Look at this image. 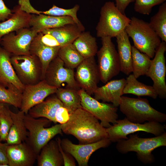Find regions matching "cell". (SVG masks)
Masks as SVG:
<instances>
[{
    "label": "cell",
    "mask_w": 166,
    "mask_h": 166,
    "mask_svg": "<svg viewBox=\"0 0 166 166\" xmlns=\"http://www.w3.org/2000/svg\"><path fill=\"white\" fill-rule=\"evenodd\" d=\"M38 166H61L63 161L57 141L51 140L41 149L37 158Z\"/></svg>",
    "instance_id": "obj_27"
},
{
    "label": "cell",
    "mask_w": 166,
    "mask_h": 166,
    "mask_svg": "<svg viewBox=\"0 0 166 166\" xmlns=\"http://www.w3.org/2000/svg\"><path fill=\"white\" fill-rule=\"evenodd\" d=\"M37 34L31 43L30 51V54L37 56L41 62L42 66V80L44 79L48 65L57 56L60 47H51L44 44L40 41Z\"/></svg>",
    "instance_id": "obj_23"
},
{
    "label": "cell",
    "mask_w": 166,
    "mask_h": 166,
    "mask_svg": "<svg viewBox=\"0 0 166 166\" xmlns=\"http://www.w3.org/2000/svg\"><path fill=\"white\" fill-rule=\"evenodd\" d=\"M8 144L0 141V166H9L7 155Z\"/></svg>",
    "instance_id": "obj_43"
},
{
    "label": "cell",
    "mask_w": 166,
    "mask_h": 166,
    "mask_svg": "<svg viewBox=\"0 0 166 166\" xmlns=\"http://www.w3.org/2000/svg\"><path fill=\"white\" fill-rule=\"evenodd\" d=\"M61 124L63 132L74 136L80 144L108 138L106 128L101 125L97 119L82 107L71 113L68 121Z\"/></svg>",
    "instance_id": "obj_1"
},
{
    "label": "cell",
    "mask_w": 166,
    "mask_h": 166,
    "mask_svg": "<svg viewBox=\"0 0 166 166\" xmlns=\"http://www.w3.org/2000/svg\"><path fill=\"white\" fill-rule=\"evenodd\" d=\"M63 105L57 96H53L47 98L33 107L28 113L33 118H46L56 124L55 115L56 111L58 108Z\"/></svg>",
    "instance_id": "obj_24"
},
{
    "label": "cell",
    "mask_w": 166,
    "mask_h": 166,
    "mask_svg": "<svg viewBox=\"0 0 166 166\" xmlns=\"http://www.w3.org/2000/svg\"><path fill=\"white\" fill-rule=\"evenodd\" d=\"M150 58L132 46V72L136 78L146 75L151 63Z\"/></svg>",
    "instance_id": "obj_31"
},
{
    "label": "cell",
    "mask_w": 166,
    "mask_h": 166,
    "mask_svg": "<svg viewBox=\"0 0 166 166\" xmlns=\"http://www.w3.org/2000/svg\"><path fill=\"white\" fill-rule=\"evenodd\" d=\"M71 113L64 105L60 107L57 110L55 115L57 123L62 124L67 122L69 118Z\"/></svg>",
    "instance_id": "obj_38"
},
{
    "label": "cell",
    "mask_w": 166,
    "mask_h": 166,
    "mask_svg": "<svg viewBox=\"0 0 166 166\" xmlns=\"http://www.w3.org/2000/svg\"><path fill=\"white\" fill-rule=\"evenodd\" d=\"M6 104L0 102V114L2 111Z\"/></svg>",
    "instance_id": "obj_45"
},
{
    "label": "cell",
    "mask_w": 166,
    "mask_h": 166,
    "mask_svg": "<svg viewBox=\"0 0 166 166\" xmlns=\"http://www.w3.org/2000/svg\"><path fill=\"white\" fill-rule=\"evenodd\" d=\"M129 37L125 30L116 37L121 71L127 75L132 71V46Z\"/></svg>",
    "instance_id": "obj_25"
},
{
    "label": "cell",
    "mask_w": 166,
    "mask_h": 166,
    "mask_svg": "<svg viewBox=\"0 0 166 166\" xmlns=\"http://www.w3.org/2000/svg\"><path fill=\"white\" fill-rule=\"evenodd\" d=\"M7 155L9 166H32L37 155L26 141L8 145Z\"/></svg>",
    "instance_id": "obj_17"
},
{
    "label": "cell",
    "mask_w": 166,
    "mask_h": 166,
    "mask_svg": "<svg viewBox=\"0 0 166 166\" xmlns=\"http://www.w3.org/2000/svg\"><path fill=\"white\" fill-rule=\"evenodd\" d=\"M111 38H101L102 46L97 53L100 81L105 84L121 71L117 52Z\"/></svg>",
    "instance_id": "obj_7"
},
{
    "label": "cell",
    "mask_w": 166,
    "mask_h": 166,
    "mask_svg": "<svg viewBox=\"0 0 166 166\" xmlns=\"http://www.w3.org/2000/svg\"><path fill=\"white\" fill-rule=\"evenodd\" d=\"M78 92L82 108L100 120L102 126L107 128L111 126V123H116L118 117L117 107L112 104L99 101L81 89Z\"/></svg>",
    "instance_id": "obj_10"
},
{
    "label": "cell",
    "mask_w": 166,
    "mask_h": 166,
    "mask_svg": "<svg viewBox=\"0 0 166 166\" xmlns=\"http://www.w3.org/2000/svg\"><path fill=\"white\" fill-rule=\"evenodd\" d=\"M13 123L9 132L6 143L12 145L26 141L28 132L26 127L24 119L25 113L20 110L15 113L10 110Z\"/></svg>",
    "instance_id": "obj_26"
},
{
    "label": "cell",
    "mask_w": 166,
    "mask_h": 166,
    "mask_svg": "<svg viewBox=\"0 0 166 166\" xmlns=\"http://www.w3.org/2000/svg\"><path fill=\"white\" fill-rule=\"evenodd\" d=\"M166 0H135V11L144 15H149L154 6L162 4Z\"/></svg>",
    "instance_id": "obj_37"
},
{
    "label": "cell",
    "mask_w": 166,
    "mask_h": 166,
    "mask_svg": "<svg viewBox=\"0 0 166 166\" xmlns=\"http://www.w3.org/2000/svg\"><path fill=\"white\" fill-rule=\"evenodd\" d=\"M72 43L84 58L94 57L98 50L96 39L89 31L82 32Z\"/></svg>",
    "instance_id": "obj_28"
},
{
    "label": "cell",
    "mask_w": 166,
    "mask_h": 166,
    "mask_svg": "<svg viewBox=\"0 0 166 166\" xmlns=\"http://www.w3.org/2000/svg\"><path fill=\"white\" fill-rule=\"evenodd\" d=\"M22 92L15 87L7 88L0 84V102L20 108Z\"/></svg>",
    "instance_id": "obj_34"
},
{
    "label": "cell",
    "mask_w": 166,
    "mask_h": 166,
    "mask_svg": "<svg viewBox=\"0 0 166 166\" xmlns=\"http://www.w3.org/2000/svg\"><path fill=\"white\" fill-rule=\"evenodd\" d=\"M76 68L75 77L80 88L90 95L93 94L100 80L94 57L84 58Z\"/></svg>",
    "instance_id": "obj_14"
},
{
    "label": "cell",
    "mask_w": 166,
    "mask_h": 166,
    "mask_svg": "<svg viewBox=\"0 0 166 166\" xmlns=\"http://www.w3.org/2000/svg\"><path fill=\"white\" fill-rule=\"evenodd\" d=\"M41 42L44 44L51 47H61L55 39L50 34L42 32L38 33Z\"/></svg>",
    "instance_id": "obj_40"
},
{
    "label": "cell",
    "mask_w": 166,
    "mask_h": 166,
    "mask_svg": "<svg viewBox=\"0 0 166 166\" xmlns=\"http://www.w3.org/2000/svg\"><path fill=\"white\" fill-rule=\"evenodd\" d=\"M105 85L97 87L93 94L94 98L103 102H111L116 107L119 106L121 97L126 84V79L122 78L119 79L109 81Z\"/></svg>",
    "instance_id": "obj_18"
},
{
    "label": "cell",
    "mask_w": 166,
    "mask_h": 166,
    "mask_svg": "<svg viewBox=\"0 0 166 166\" xmlns=\"http://www.w3.org/2000/svg\"><path fill=\"white\" fill-rule=\"evenodd\" d=\"M120 111L131 122L143 123L146 121L165 122L166 115L155 109L148 99L138 97L122 96L119 105Z\"/></svg>",
    "instance_id": "obj_3"
},
{
    "label": "cell",
    "mask_w": 166,
    "mask_h": 166,
    "mask_svg": "<svg viewBox=\"0 0 166 166\" xmlns=\"http://www.w3.org/2000/svg\"><path fill=\"white\" fill-rule=\"evenodd\" d=\"M10 60L18 77L24 85L35 84L42 80V64L36 56L13 55Z\"/></svg>",
    "instance_id": "obj_9"
},
{
    "label": "cell",
    "mask_w": 166,
    "mask_h": 166,
    "mask_svg": "<svg viewBox=\"0 0 166 166\" xmlns=\"http://www.w3.org/2000/svg\"><path fill=\"white\" fill-rule=\"evenodd\" d=\"M57 89L49 85L44 80L35 84L25 85L22 93L20 110L28 113L33 107L55 93Z\"/></svg>",
    "instance_id": "obj_16"
},
{
    "label": "cell",
    "mask_w": 166,
    "mask_h": 166,
    "mask_svg": "<svg viewBox=\"0 0 166 166\" xmlns=\"http://www.w3.org/2000/svg\"><path fill=\"white\" fill-rule=\"evenodd\" d=\"M125 30L137 49L150 58H153L161 41L149 23L133 17Z\"/></svg>",
    "instance_id": "obj_5"
},
{
    "label": "cell",
    "mask_w": 166,
    "mask_h": 166,
    "mask_svg": "<svg viewBox=\"0 0 166 166\" xmlns=\"http://www.w3.org/2000/svg\"><path fill=\"white\" fill-rule=\"evenodd\" d=\"M43 80L49 85L57 88L65 83L67 87L77 90L80 89L75 80L73 69L66 67L57 56L48 65Z\"/></svg>",
    "instance_id": "obj_12"
},
{
    "label": "cell",
    "mask_w": 166,
    "mask_h": 166,
    "mask_svg": "<svg viewBox=\"0 0 166 166\" xmlns=\"http://www.w3.org/2000/svg\"><path fill=\"white\" fill-rule=\"evenodd\" d=\"M16 32V34L13 32L3 36L0 45L13 55H30V45L38 33L30 27L22 28Z\"/></svg>",
    "instance_id": "obj_11"
},
{
    "label": "cell",
    "mask_w": 166,
    "mask_h": 166,
    "mask_svg": "<svg viewBox=\"0 0 166 166\" xmlns=\"http://www.w3.org/2000/svg\"><path fill=\"white\" fill-rule=\"evenodd\" d=\"M166 51V42H161L146 75L152 80V86L161 99L166 98V66L164 56Z\"/></svg>",
    "instance_id": "obj_13"
},
{
    "label": "cell",
    "mask_w": 166,
    "mask_h": 166,
    "mask_svg": "<svg viewBox=\"0 0 166 166\" xmlns=\"http://www.w3.org/2000/svg\"><path fill=\"white\" fill-rule=\"evenodd\" d=\"M59 150L62 157L63 165L65 166H75L76 164L74 158L68 153L64 151L61 145V140L58 137L56 139Z\"/></svg>",
    "instance_id": "obj_39"
},
{
    "label": "cell",
    "mask_w": 166,
    "mask_h": 166,
    "mask_svg": "<svg viewBox=\"0 0 166 166\" xmlns=\"http://www.w3.org/2000/svg\"><path fill=\"white\" fill-rule=\"evenodd\" d=\"M11 55L0 46V84L7 88L16 87L22 93L25 85L19 80L11 64Z\"/></svg>",
    "instance_id": "obj_19"
},
{
    "label": "cell",
    "mask_w": 166,
    "mask_h": 166,
    "mask_svg": "<svg viewBox=\"0 0 166 166\" xmlns=\"http://www.w3.org/2000/svg\"><path fill=\"white\" fill-rule=\"evenodd\" d=\"M12 11L13 14L9 19L0 22V42L2 38L7 34L30 27L31 14L22 10L19 5L14 6Z\"/></svg>",
    "instance_id": "obj_21"
},
{
    "label": "cell",
    "mask_w": 166,
    "mask_h": 166,
    "mask_svg": "<svg viewBox=\"0 0 166 166\" xmlns=\"http://www.w3.org/2000/svg\"><path fill=\"white\" fill-rule=\"evenodd\" d=\"M133 74H130L126 79V84L123 90V94H131L138 97L148 96L156 99L158 95L152 86L148 85L138 81Z\"/></svg>",
    "instance_id": "obj_29"
},
{
    "label": "cell",
    "mask_w": 166,
    "mask_h": 166,
    "mask_svg": "<svg viewBox=\"0 0 166 166\" xmlns=\"http://www.w3.org/2000/svg\"><path fill=\"white\" fill-rule=\"evenodd\" d=\"M115 6L119 10L122 14H125V11L126 7L131 2L135 0H115Z\"/></svg>",
    "instance_id": "obj_44"
},
{
    "label": "cell",
    "mask_w": 166,
    "mask_h": 166,
    "mask_svg": "<svg viewBox=\"0 0 166 166\" xmlns=\"http://www.w3.org/2000/svg\"><path fill=\"white\" fill-rule=\"evenodd\" d=\"M165 126L156 122H147L137 123L130 121L125 117L117 120L116 123L106 128L108 138L111 142L127 139V136L139 131L151 133L157 136L165 132Z\"/></svg>",
    "instance_id": "obj_8"
},
{
    "label": "cell",
    "mask_w": 166,
    "mask_h": 166,
    "mask_svg": "<svg viewBox=\"0 0 166 166\" xmlns=\"http://www.w3.org/2000/svg\"><path fill=\"white\" fill-rule=\"evenodd\" d=\"M12 14V10L6 6L3 0H0V22L9 19Z\"/></svg>",
    "instance_id": "obj_42"
},
{
    "label": "cell",
    "mask_w": 166,
    "mask_h": 166,
    "mask_svg": "<svg viewBox=\"0 0 166 166\" xmlns=\"http://www.w3.org/2000/svg\"><path fill=\"white\" fill-rule=\"evenodd\" d=\"M82 24L76 23L65 25L53 29L45 30L41 32L51 35L61 47L72 43L81 33L85 31Z\"/></svg>",
    "instance_id": "obj_22"
},
{
    "label": "cell",
    "mask_w": 166,
    "mask_h": 166,
    "mask_svg": "<svg viewBox=\"0 0 166 166\" xmlns=\"http://www.w3.org/2000/svg\"><path fill=\"white\" fill-rule=\"evenodd\" d=\"M6 104L0 114V141L6 142L13 123L8 106Z\"/></svg>",
    "instance_id": "obj_36"
},
{
    "label": "cell",
    "mask_w": 166,
    "mask_h": 166,
    "mask_svg": "<svg viewBox=\"0 0 166 166\" xmlns=\"http://www.w3.org/2000/svg\"><path fill=\"white\" fill-rule=\"evenodd\" d=\"M57 56L63 61L66 67L72 69L76 68L84 59L73 43L61 47Z\"/></svg>",
    "instance_id": "obj_32"
},
{
    "label": "cell",
    "mask_w": 166,
    "mask_h": 166,
    "mask_svg": "<svg viewBox=\"0 0 166 166\" xmlns=\"http://www.w3.org/2000/svg\"><path fill=\"white\" fill-rule=\"evenodd\" d=\"M80 6L78 4H76L73 7L68 9L60 8L53 5L48 10L42 11V14L56 16H69L73 18L76 24L81 25L82 24L77 15Z\"/></svg>",
    "instance_id": "obj_35"
},
{
    "label": "cell",
    "mask_w": 166,
    "mask_h": 166,
    "mask_svg": "<svg viewBox=\"0 0 166 166\" xmlns=\"http://www.w3.org/2000/svg\"><path fill=\"white\" fill-rule=\"evenodd\" d=\"M130 19L121 13L111 1L105 2L101 7L99 21L96 27L97 36L102 38L116 37L124 30Z\"/></svg>",
    "instance_id": "obj_6"
},
{
    "label": "cell",
    "mask_w": 166,
    "mask_h": 166,
    "mask_svg": "<svg viewBox=\"0 0 166 166\" xmlns=\"http://www.w3.org/2000/svg\"><path fill=\"white\" fill-rule=\"evenodd\" d=\"M111 142L107 138L93 143L77 144L65 138L61 140V145L63 150L76 160L79 166H87L92 154L100 148L108 147Z\"/></svg>",
    "instance_id": "obj_15"
},
{
    "label": "cell",
    "mask_w": 166,
    "mask_h": 166,
    "mask_svg": "<svg viewBox=\"0 0 166 166\" xmlns=\"http://www.w3.org/2000/svg\"><path fill=\"white\" fill-rule=\"evenodd\" d=\"M127 139L117 141L116 148L122 154L130 152H136L138 159L144 164H151L155 161L152 152L159 147L166 146V133L150 138H140L138 134L129 135Z\"/></svg>",
    "instance_id": "obj_2"
},
{
    "label": "cell",
    "mask_w": 166,
    "mask_h": 166,
    "mask_svg": "<svg viewBox=\"0 0 166 166\" xmlns=\"http://www.w3.org/2000/svg\"><path fill=\"white\" fill-rule=\"evenodd\" d=\"M18 3L21 10L27 13L36 14H42V11L36 10L32 6L29 0H19Z\"/></svg>",
    "instance_id": "obj_41"
},
{
    "label": "cell",
    "mask_w": 166,
    "mask_h": 166,
    "mask_svg": "<svg viewBox=\"0 0 166 166\" xmlns=\"http://www.w3.org/2000/svg\"><path fill=\"white\" fill-rule=\"evenodd\" d=\"M75 23L73 18L69 16H56L40 14H31L30 26L33 30L38 33L45 30Z\"/></svg>",
    "instance_id": "obj_20"
},
{
    "label": "cell",
    "mask_w": 166,
    "mask_h": 166,
    "mask_svg": "<svg viewBox=\"0 0 166 166\" xmlns=\"http://www.w3.org/2000/svg\"><path fill=\"white\" fill-rule=\"evenodd\" d=\"M78 90L67 86L57 88L55 93L57 97L71 113L82 107Z\"/></svg>",
    "instance_id": "obj_30"
},
{
    "label": "cell",
    "mask_w": 166,
    "mask_h": 166,
    "mask_svg": "<svg viewBox=\"0 0 166 166\" xmlns=\"http://www.w3.org/2000/svg\"><path fill=\"white\" fill-rule=\"evenodd\" d=\"M28 134L26 142L38 155L43 147L58 134H62L61 124L47 127L51 121L47 118H33L25 114L24 119Z\"/></svg>",
    "instance_id": "obj_4"
},
{
    "label": "cell",
    "mask_w": 166,
    "mask_h": 166,
    "mask_svg": "<svg viewBox=\"0 0 166 166\" xmlns=\"http://www.w3.org/2000/svg\"><path fill=\"white\" fill-rule=\"evenodd\" d=\"M150 26L162 41L166 42V2L159 6L158 12L151 18Z\"/></svg>",
    "instance_id": "obj_33"
}]
</instances>
